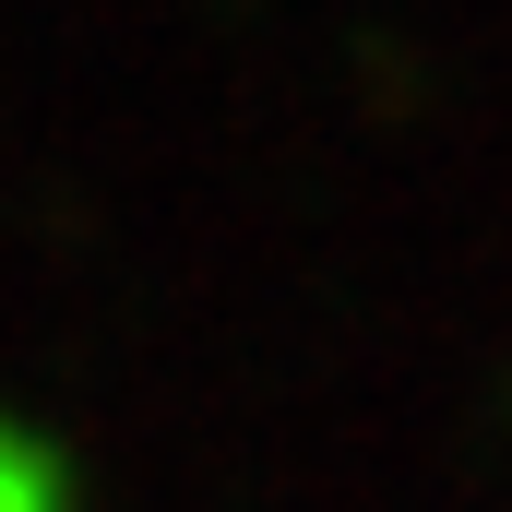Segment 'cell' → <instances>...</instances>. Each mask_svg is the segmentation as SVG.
<instances>
[{
	"label": "cell",
	"mask_w": 512,
	"mask_h": 512,
	"mask_svg": "<svg viewBox=\"0 0 512 512\" xmlns=\"http://www.w3.org/2000/svg\"><path fill=\"white\" fill-rule=\"evenodd\" d=\"M0 512H72L60 453H48L36 429H12V417H0Z\"/></svg>",
	"instance_id": "6da1fadb"
}]
</instances>
